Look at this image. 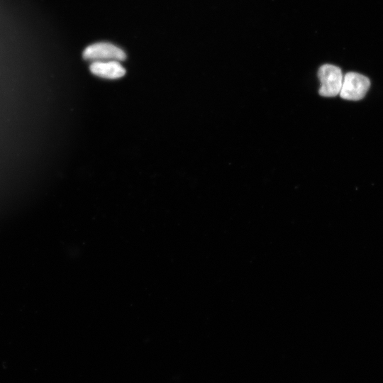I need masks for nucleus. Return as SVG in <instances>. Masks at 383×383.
<instances>
[{"label": "nucleus", "mask_w": 383, "mask_h": 383, "mask_svg": "<svg viewBox=\"0 0 383 383\" xmlns=\"http://www.w3.org/2000/svg\"><path fill=\"white\" fill-rule=\"evenodd\" d=\"M318 76L321 82L318 91L321 96L332 97L339 94L343 79L340 68L333 65H323L319 68Z\"/></svg>", "instance_id": "obj_1"}, {"label": "nucleus", "mask_w": 383, "mask_h": 383, "mask_svg": "<svg viewBox=\"0 0 383 383\" xmlns=\"http://www.w3.org/2000/svg\"><path fill=\"white\" fill-rule=\"evenodd\" d=\"M370 86V79L359 73L348 72L343 76L340 96L345 100L358 101L366 94Z\"/></svg>", "instance_id": "obj_2"}, {"label": "nucleus", "mask_w": 383, "mask_h": 383, "mask_svg": "<svg viewBox=\"0 0 383 383\" xmlns=\"http://www.w3.org/2000/svg\"><path fill=\"white\" fill-rule=\"evenodd\" d=\"M86 60L93 62L123 61L126 59L124 51L116 45L106 42L91 44L83 52Z\"/></svg>", "instance_id": "obj_3"}, {"label": "nucleus", "mask_w": 383, "mask_h": 383, "mask_svg": "<svg viewBox=\"0 0 383 383\" xmlns=\"http://www.w3.org/2000/svg\"><path fill=\"white\" fill-rule=\"evenodd\" d=\"M89 69L93 74L109 79L121 78L126 73L124 67L118 61L93 62Z\"/></svg>", "instance_id": "obj_4"}]
</instances>
